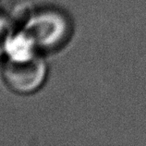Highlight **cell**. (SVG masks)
Wrapping results in <instances>:
<instances>
[{"instance_id":"6da1fadb","label":"cell","mask_w":146,"mask_h":146,"mask_svg":"<svg viewBox=\"0 0 146 146\" xmlns=\"http://www.w3.org/2000/svg\"><path fill=\"white\" fill-rule=\"evenodd\" d=\"M4 82L11 90L19 94H29L38 89L44 82L46 66L35 56L23 59L9 58L4 64Z\"/></svg>"},{"instance_id":"7a4b0ae2","label":"cell","mask_w":146,"mask_h":146,"mask_svg":"<svg viewBox=\"0 0 146 146\" xmlns=\"http://www.w3.org/2000/svg\"><path fill=\"white\" fill-rule=\"evenodd\" d=\"M66 33L63 19L54 12H44L29 22L27 33L34 44L42 46L55 45Z\"/></svg>"}]
</instances>
